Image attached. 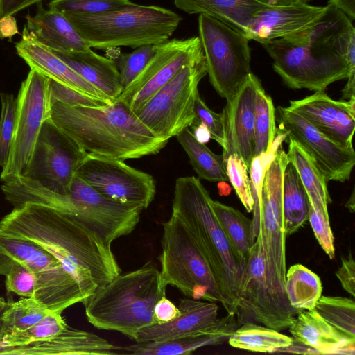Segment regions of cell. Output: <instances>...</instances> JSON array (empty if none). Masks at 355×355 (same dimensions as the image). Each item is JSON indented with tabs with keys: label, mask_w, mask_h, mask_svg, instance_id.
<instances>
[{
	"label": "cell",
	"mask_w": 355,
	"mask_h": 355,
	"mask_svg": "<svg viewBox=\"0 0 355 355\" xmlns=\"http://www.w3.org/2000/svg\"><path fill=\"white\" fill-rule=\"evenodd\" d=\"M180 313L174 320L163 324H154L140 330L135 342L159 341L180 337L208 328L219 320L216 302L189 297L180 300Z\"/></svg>",
	"instance_id": "obj_25"
},
{
	"label": "cell",
	"mask_w": 355,
	"mask_h": 355,
	"mask_svg": "<svg viewBox=\"0 0 355 355\" xmlns=\"http://www.w3.org/2000/svg\"><path fill=\"white\" fill-rule=\"evenodd\" d=\"M16 101L13 143L9 159L0 175L2 182L23 175L29 165L42 127L50 118V79L31 69L21 83Z\"/></svg>",
	"instance_id": "obj_13"
},
{
	"label": "cell",
	"mask_w": 355,
	"mask_h": 355,
	"mask_svg": "<svg viewBox=\"0 0 355 355\" xmlns=\"http://www.w3.org/2000/svg\"><path fill=\"white\" fill-rule=\"evenodd\" d=\"M254 156L267 152L277 133L275 113L272 100L258 86L254 110Z\"/></svg>",
	"instance_id": "obj_37"
},
{
	"label": "cell",
	"mask_w": 355,
	"mask_h": 355,
	"mask_svg": "<svg viewBox=\"0 0 355 355\" xmlns=\"http://www.w3.org/2000/svg\"><path fill=\"white\" fill-rule=\"evenodd\" d=\"M288 164L286 153L281 146L265 173L255 234L262 248L270 285L286 307L298 311L290 304L285 292L286 234L282 197L284 173Z\"/></svg>",
	"instance_id": "obj_9"
},
{
	"label": "cell",
	"mask_w": 355,
	"mask_h": 355,
	"mask_svg": "<svg viewBox=\"0 0 355 355\" xmlns=\"http://www.w3.org/2000/svg\"><path fill=\"white\" fill-rule=\"evenodd\" d=\"M180 313L178 306H176L166 296L159 299L154 306L153 314L156 323L168 322Z\"/></svg>",
	"instance_id": "obj_49"
},
{
	"label": "cell",
	"mask_w": 355,
	"mask_h": 355,
	"mask_svg": "<svg viewBox=\"0 0 355 355\" xmlns=\"http://www.w3.org/2000/svg\"><path fill=\"white\" fill-rule=\"evenodd\" d=\"M14 261L8 256L0 253V275H6Z\"/></svg>",
	"instance_id": "obj_54"
},
{
	"label": "cell",
	"mask_w": 355,
	"mask_h": 355,
	"mask_svg": "<svg viewBox=\"0 0 355 355\" xmlns=\"http://www.w3.org/2000/svg\"><path fill=\"white\" fill-rule=\"evenodd\" d=\"M50 312L33 297L8 301L2 315L3 337L26 330Z\"/></svg>",
	"instance_id": "obj_36"
},
{
	"label": "cell",
	"mask_w": 355,
	"mask_h": 355,
	"mask_svg": "<svg viewBox=\"0 0 355 355\" xmlns=\"http://www.w3.org/2000/svg\"><path fill=\"white\" fill-rule=\"evenodd\" d=\"M327 6L341 10L352 21L355 19V0H329Z\"/></svg>",
	"instance_id": "obj_52"
},
{
	"label": "cell",
	"mask_w": 355,
	"mask_h": 355,
	"mask_svg": "<svg viewBox=\"0 0 355 355\" xmlns=\"http://www.w3.org/2000/svg\"><path fill=\"white\" fill-rule=\"evenodd\" d=\"M0 166L3 168L9 159L14 138L17 101L12 94L1 93Z\"/></svg>",
	"instance_id": "obj_40"
},
{
	"label": "cell",
	"mask_w": 355,
	"mask_h": 355,
	"mask_svg": "<svg viewBox=\"0 0 355 355\" xmlns=\"http://www.w3.org/2000/svg\"><path fill=\"white\" fill-rule=\"evenodd\" d=\"M278 119L286 139L292 138L306 150L328 181L345 182L350 178L355 164L353 148L334 142L288 107H278Z\"/></svg>",
	"instance_id": "obj_18"
},
{
	"label": "cell",
	"mask_w": 355,
	"mask_h": 355,
	"mask_svg": "<svg viewBox=\"0 0 355 355\" xmlns=\"http://www.w3.org/2000/svg\"><path fill=\"white\" fill-rule=\"evenodd\" d=\"M345 207L349 210L351 212L354 211V191L353 190L349 199L347 200L345 204Z\"/></svg>",
	"instance_id": "obj_58"
},
{
	"label": "cell",
	"mask_w": 355,
	"mask_h": 355,
	"mask_svg": "<svg viewBox=\"0 0 355 355\" xmlns=\"http://www.w3.org/2000/svg\"><path fill=\"white\" fill-rule=\"evenodd\" d=\"M156 52V44L144 45L121 53L116 63L123 90L138 76Z\"/></svg>",
	"instance_id": "obj_43"
},
{
	"label": "cell",
	"mask_w": 355,
	"mask_h": 355,
	"mask_svg": "<svg viewBox=\"0 0 355 355\" xmlns=\"http://www.w3.org/2000/svg\"><path fill=\"white\" fill-rule=\"evenodd\" d=\"M5 276L8 292L15 293L24 297H33L37 281L35 275L29 269L14 261Z\"/></svg>",
	"instance_id": "obj_46"
},
{
	"label": "cell",
	"mask_w": 355,
	"mask_h": 355,
	"mask_svg": "<svg viewBox=\"0 0 355 355\" xmlns=\"http://www.w3.org/2000/svg\"><path fill=\"white\" fill-rule=\"evenodd\" d=\"M273 60V69L291 89L324 91L347 79L343 91L354 92L355 29L341 10L327 6L308 28L261 44Z\"/></svg>",
	"instance_id": "obj_1"
},
{
	"label": "cell",
	"mask_w": 355,
	"mask_h": 355,
	"mask_svg": "<svg viewBox=\"0 0 355 355\" xmlns=\"http://www.w3.org/2000/svg\"><path fill=\"white\" fill-rule=\"evenodd\" d=\"M63 15L91 49L101 50L162 43L182 20L171 10L134 3L103 13Z\"/></svg>",
	"instance_id": "obj_7"
},
{
	"label": "cell",
	"mask_w": 355,
	"mask_h": 355,
	"mask_svg": "<svg viewBox=\"0 0 355 355\" xmlns=\"http://www.w3.org/2000/svg\"><path fill=\"white\" fill-rule=\"evenodd\" d=\"M19 33L16 19L12 15L0 19V38L11 39Z\"/></svg>",
	"instance_id": "obj_51"
},
{
	"label": "cell",
	"mask_w": 355,
	"mask_h": 355,
	"mask_svg": "<svg viewBox=\"0 0 355 355\" xmlns=\"http://www.w3.org/2000/svg\"><path fill=\"white\" fill-rule=\"evenodd\" d=\"M0 230L44 248L78 283L85 300L121 273L111 246L51 207L34 203L15 207L0 220Z\"/></svg>",
	"instance_id": "obj_2"
},
{
	"label": "cell",
	"mask_w": 355,
	"mask_h": 355,
	"mask_svg": "<svg viewBox=\"0 0 355 355\" xmlns=\"http://www.w3.org/2000/svg\"><path fill=\"white\" fill-rule=\"evenodd\" d=\"M0 253L33 272L37 277L33 299L50 311H61L85 297L78 283L44 248L28 238L0 230Z\"/></svg>",
	"instance_id": "obj_12"
},
{
	"label": "cell",
	"mask_w": 355,
	"mask_h": 355,
	"mask_svg": "<svg viewBox=\"0 0 355 355\" xmlns=\"http://www.w3.org/2000/svg\"><path fill=\"white\" fill-rule=\"evenodd\" d=\"M15 49L17 55L31 69L80 92L113 103L78 75L54 51L39 42L26 28L23 30L21 39L15 44Z\"/></svg>",
	"instance_id": "obj_23"
},
{
	"label": "cell",
	"mask_w": 355,
	"mask_h": 355,
	"mask_svg": "<svg viewBox=\"0 0 355 355\" xmlns=\"http://www.w3.org/2000/svg\"><path fill=\"white\" fill-rule=\"evenodd\" d=\"M287 139V159L295 168L309 199L328 211V205L331 202L327 189L328 180L306 150L292 138Z\"/></svg>",
	"instance_id": "obj_30"
},
{
	"label": "cell",
	"mask_w": 355,
	"mask_h": 355,
	"mask_svg": "<svg viewBox=\"0 0 355 355\" xmlns=\"http://www.w3.org/2000/svg\"><path fill=\"white\" fill-rule=\"evenodd\" d=\"M211 197L198 178H178L175 184L172 214L186 225L206 257L227 313L236 315L245 263L221 230L211 205Z\"/></svg>",
	"instance_id": "obj_5"
},
{
	"label": "cell",
	"mask_w": 355,
	"mask_h": 355,
	"mask_svg": "<svg viewBox=\"0 0 355 355\" xmlns=\"http://www.w3.org/2000/svg\"><path fill=\"white\" fill-rule=\"evenodd\" d=\"M327 6H315L298 0L284 6L266 5L255 12L245 35L263 44L308 28L325 12Z\"/></svg>",
	"instance_id": "obj_21"
},
{
	"label": "cell",
	"mask_w": 355,
	"mask_h": 355,
	"mask_svg": "<svg viewBox=\"0 0 355 355\" xmlns=\"http://www.w3.org/2000/svg\"><path fill=\"white\" fill-rule=\"evenodd\" d=\"M54 52L112 103L121 95L123 87L115 61L97 54L92 49L73 53Z\"/></svg>",
	"instance_id": "obj_28"
},
{
	"label": "cell",
	"mask_w": 355,
	"mask_h": 355,
	"mask_svg": "<svg viewBox=\"0 0 355 355\" xmlns=\"http://www.w3.org/2000/svg\"><path fill=\"white\" fill-rule=\"evenodd\" d=\"M314 309L336 329L355 338V303L353 299L322 295Z\"/></svg>",
	"instance_id": "obj_38"
},
{
	"label": "cell",
	"mask_w": 355,
	"mask_h": 355,
	"mask_svg": "<svg viewBox=\"0 0 355 355\" xmlns=\"http://www.w3.org/2000/svg\"><path fill=\"white\" fill-rule=\"evenodd\" d=\"M301 2H303V3H308L309 1H311V0H298Z\"/></svg>",
	"instance_id": "obj_59"
},
{
	"label": "cell",
	"mask_w": 355,
	"mask_h": 355,
	"mask_svg": "<svg viewBox=\"0 0 355 355\" xmlns=\"http://www.w3.org/2000/svg\"><path fill=\"white\" fill-rule=\"evenodd\" d=\"M289 103V109L305 119L323 135L344 148H353L355 97L348 101H336L324 91H319Z\"/></svg>",
	"instance_id": "obj_20"
},
{
	"label": "cell",
	"mask_w": 355,
	"mask_h": 355,
	"mask_svg": "<svg viewBox=\"0 0 355 355\" xmlns=\"http://www.w3.org/2000/svg\"><path fill=\"white\" fill-rule=\"evenodd\" d=\"M123 347L88 331L67 325L55 336L46 340L15 347H0V354L16 355H111Z\"/></svg>",
	"instance_id": "obj_22"
},
{
	"label": "cell",
	"mask_w": 355,
	"mask_h": 355,
	"mask_svg": "<svg viewBox=\"0 0 355 355\" xmlns=\"http://www.w3.org/2000/svg\"><path fill=\"white\" fill-rule=\"evenodd\" d=\"M282 200L285 233L291 235L308 220L309 201L295 168L289 162L284 173Z\"/></svg>",
	"instance_id": "obj_32"
},
{
	"label": "cell",
	"mask_w": 355,
	"mask_h": 355,
	"mask_svg": "<svg viewBox=\"0 0 355 355\" xmlns=\"http://www.w3.org/2000/svg\"><path fill=\"white\" fill-rule=\"evenodd\" d=\"M193 134L195 138L200 143L206 144L211 139V133L208 128L202 123L193 125Z\"/></svg>",
	"instance_id": "obj_53"
},
{
	"label": "cell",
	"mask_w": 355,
	"mask_h": 355,
	"mask_svg": "<svg viewBox=\"0 0 355 355\" xmlns=\"http://www.w3.org/2000/svg\"><path fill=\"white\" fill-rule=\"evenodd\" d=\"M308 220L320 247L329 259L335 257L334 235L331 229L328 211L319 204L309 200Z\"/></svg>",
	"instance_id": "obj_44"
},
{
	"label": "cell",
	"mask_w": 355,
	"mask_h": 355,
	"mask_svg": "<svg viewBox=\"0 0 355 355\" xmlns=\"http://www.w3.org/2000/svg\"><path fill=\"white\" fill-rule=\"evenodd\" d=\"M2 191L13 207L34 203L55 209L76 220L109 246L134 230L144 209L139 205L106 198L76 175L65 193L49 190L24 176L8 180Z\"/></svg>",
	"instance_id": "obj_4"
},
{
	"label": "cell",
	"mask_w": 355,
	"mask_h": 355,
	"mask_svg": "<svg viewBox=\"0 0 355 355\" xmlns=\"http://www.w3.org/2000/svg\"><path fill=\"white\" fill-rule=\"evenodd\" d=\"M288 329L294 340L313 348L319 354L355 353V338L336 329L314 309L300 311Z\"/></svg>",
	"instance_id": "obj_26"
},
{
	"label": "cell",
	"mask_w": 355,
	"mask_h": 355,
	"mask_svg": "<svg viewBox=\"0 0 355 355\" xmlns=\"http://www.w3.org/2000/svg\"><path fill=\"white\" fill-rule=\"evenodd\" d=\"M285 292L293 308L311 310L322 296V282L317 274L302 264H295L286 270Z\"/></svg>",
	"instance_id": "obj_35"
},
{
	"label": "cell",
	"mask_w": 355,
	"mask_h": 355,
	"mask_svg": "<svg viewBox=\"0 0 355 355\" xmlns=\"http://www.w3.org/2000/svg\"><path fill=\"white\" fill-rule=\"evenodd\" d=\"M205 59L199 37L168 40L116 99L133 113L164 86L184 66Z\"/></svg>",
	"instance_id": "obj_17"
},
{
	"label": "cell",
	"mask_w": 355,
	"mask_h": 355,
	"mask_svg": "<svg viewBox=\"0 0 355 355\" xmlns=\"http://www.w3.org/2000/svg\"><path fill=\"white\" fill-rule=\"evenodd\" d=\"M173 3L186 13L211 17L243 35L255 12L266 6L257 0H173Z\"/></svg>",
	"instance_id": "obj_29"
},
{
	"label": "cell",
	"mask_w": 355,
	"mask_h": 355,
	"mask_svg": "<svg viewBox=\"0 0 355 355\" xmlns=\"http://www.w3.org/2000/svg\"><path fill=\"white\" fill-rule=\"evenodd\" d=\"M42 0H0V19L13 15L21 10L39 3Z\"/></svg>",
	"instance_id": "obj_50"
},
{
	"label": "cell",
	"mask_w": 355,
	"mask_h": 355,
	"mask_svg": "<svg viewBox=\"0 0 355 355\" xmlns=\"http://www.w3.org/2000/svg\"><path fill=\"white\" fill-rule=\"evenodd\" d=\"M218 189L220 195H227L230 192V187L226 181L218 182Z\"/></svg>",
	"instance_id": "obj_57"
},
{
	"label": "cell",
	"mask_w": 355,
	"mask_h": 355,
	"mask_svg": "<svg viewBox=\"0 0 355 355\" xmlns=\"http://www.w3.org/2000/svg\"><path fill=\"white\" fill-rule=\"evenodd\" d=\"M25 18L24 28L52 51L73 53L91 49L64 15L45 9L41 2L37 3L35 15Z\"/></svg>",
	"instance_id": "obj_27"
},
{
	"label": "cell",
	"mask_w": 355,
	"mask_h": 355,
	"mask_svg": "<svg viewBox=\"0 0 355 355\" xmlns=\"http://www.w3.org/2000/svg\"><path fill=\"white\" fill-rule=\"evenodd\" d=\"M343 288L352 297L355 296V263L351 253L342 258L341 266L336 272Z\"/></svg>",
	"instance_id": "obj_48"
},
{
	"label": "cell",
	"mask_w": 355,
	"mask_h": 355,
	"mask_svg": "<svg viewBox=\"0 0 355 355\" xmlns=\"http://www.w3.org/2000/svg\"><path fill=\"white\" fill-rule=\"evenodd\" d=\"M176 138L200 178L213 182L228 180L223 155L214 153L205 144L199 142L189 128L180 132Z\"/></svg>",
	"instance_id": "obj_34"
},
{
	"label": "cell",
	"mask_w": 355,
	"mask_h": 355,
	"mask_svg": "<svg viewBox=\"0 0 355 355\" xmlns=\"http://www.w3.org/2000/svg\"><path fill=\"white\" fill-rule=\"evenodd\" d=\"M166 286L153 261L119 274L83 304L88 322L98 329L120 332L132 340L156 324L153 310L166 296Z\"/></svg>",
	"instance_id": "obj_6"
},
{
	"label": "cell",
	"mask_w": 355,
	"mask_h": 355,
	"mask_svg": "<svg viewBox=\"0 0 355 355\" xmlns=\"http://www.w3.org/2000/svg\"><path fill=\"white\" fill-rule=\"evenodd\" d=\"M194 120L193 125L204 124L211 133V138L217 141L223 149L226 146V137L223 114L210 110L200 98L199 94L194 102Z\"/></svg>",
	"instance_id": "obj_45"
},
{
	"label": "cell",
	"mask_w": 355,
	"mask_h": 355,
	"mask_svg": "<svg viewBox=\"0 0 355 355\" xmlns=\"http://www.w3.org/2000/svg\"><path fill=\"white\" fill-rule=\"evenodd\" d=\"M130 0H51L49 9L62 14H99L116 10L132 3Z\"/></svg>",
	"instance_id": "obj_42"
},
{
	"label": "cell",
	"mask_w": 355,
	"mask_h": 355,
	"mask_svg": "<svg viewBox=\"0 0 355 355\" xmlns=\"http://www.w3.org/2000/svg\"><path fill=\"white\" fill-rule=\"evenodd\" d=\"M51 101L70 105L97 107L112 104L105 100L97 98L67 87L50 79Z\"/></svg>",
	"instance_id": "obj_47"
},
{
	"label": "cell",
	"mask_w": 355,
	"mask_h": 355,
	"mask_svg": "<svg viewBox=\"0 0 355 355\" xmlns=\"http://www.w3.org/2000/svg\"><path fill=\"white\" fill-rule=\"evenodd\" d=\"M76 175L103 196L121 203L147 209L154 200V178L124 161L87 153Z\"/></svg>",
	"instance_id": "obj_16"
},
{
	"label": "cell",
	"mask_w": 355,
	"mask_h": 355,
	"mask_svg": "<svg viewBox=\"0 0 355 355\" xmlns=\"http://www.w3.org/2000/svg\"><path fill=\"white\" fill-rule=\"evenodd\" d=\"M87 152L50 118L44 123L23 175L52 191H69Z\"/></svg>",
	"instance_id": "obj_14"
},
{
	"label": "cell",
	"mask_w": 355,
	"mask_h": 355,
	"mask_svg": "<svg viewBox=\"0 0 355 355\" xmlns=\"http://www.w3.org/2000/svg\"><path fill=\"white\" fill-rule=\"evenodd\" d=\"M239 326L236 315L227 313L208 328L164 340L136 342L123 347V351L135 355L191 354L202 347L220 345L227 341Z\"/></svg>",
	"instance_id": "obj_24"
},
{
	"label": "cell",
	"mask_w": 355,
	"mask_h": 355,
	"mask_svg": "<svg viewBox=\"0 0 355 355\" xmlns=\"http://www.w3.org/2000/svg\"><path fill=\"white\" fill-rule=\"evenodd\" d=\"M259 79L251 73L228 101L222 112L226 137L223 159L235 154L249 170L254 156L255 99Z\"/></svg>",
	"instance_id": "obj_19"
},
{
	"label": "cell",
	"mask_w": 355,
	"mask_h": 355,
	"mask_svg": "<svg viewBox=\"0 0 355 355\" xmlns=\"http://www.w3.org/2000/svg\"><path fill=\"white\" fill-rule=\"evenodd\" d=\"M67 325L61 311H51L26 330L4 336L0 342V347L46 340L60 333Z\"/></svg>",
	"instance_id": "obj_39"
},
{
	"label": "cell",
	"mask_w": 355,
	"mask_h": 355,
	"mask_svg": "<svg viewBox=\"0 0 355 355\" xmlns=\"http://www.w3.org/2000/svg\"><path fill=\"white\" fill-rule=\"evenodd\" d=\"M160 275L186 297L225 303L211 268L190 231L175 214L163 224Z\"/></svg>",
	"instance_id": "obj_8"
},
{
	"label": "cell",
	"mask_w": 355,
	"mask_h": 355,
	"mask_svg": "<svg viewBox=\"0 0 355 355\" xmlns=\"http://www.w3.org/2000/svg\"><path fill=\"white\" fill-rule=\"evenodd\" d=\"M217 221L230 245L247 261L252 245L256 241L252 220L239 210L217 200H211Z\"/></svg>",
	"instance_id": "obj_31"
},
{
	"label": "cell",
	"mask_w": 355,
	"mask_h": 355,
	"mask_svg": "<svg viewBox=\"0 0 355 355\" xmlns=\"http://www.w3.org/2000/svg\"><path fill=\"white\" fill-rule=\"evenodd\" d=\"M228 343L233 347L254 352L272 353L292 344L293 337L279 331L255 324L246 322L239 327L229 337Z\"/></svg>",
	"instance_id": "obj_33"
},
{
	"label": "cell",
	"mask_w": 355,
	"mask_h": 355,
	"mask_svg": "<svg viewBox=\"0 0 355 355\" xmlns=\"http://www.w3.org/2000/svg\"><path fill=\"white\" fill-rule=\"evenodd\" d=\"M198 21L207 74L216 92L228 101L252 73L249 40L211 17L200 15Z\"/></svg>",
	"instance_id": "obj_10"
},
{
	"label": "cell",
	"mask_w": 355,
	"mask_h": 355,
	"mask_svg": "<svg viewBox=\"0 0 355 355\" xmlns=\"http://www.w3.org/2000/svg\"><path fill=\"white\" fill-rule=\"evenodd\" d=\"M51 121L87 153L119 160L159 153L168 140L157 137L119 101L97 107L51 101Z\"/></svg>",
	"instance_id": "obj_3"
},
{
	"label": "cell",
	"mask_w": 355,
	"mask_h": 355,
	"mask_svg": "<svg viewBox=\"0 0 355 355\" xmlns=\"http://www.w3.org/2000/svg\"><path fill=\"white\" fill-rule=\"evenodd\" d=\"M227 179L248 212H252L254 200L251 191L248 167L244 161L235 154L224 158Z\"/></svg>",
	"instance_id": "obj_41"
},
{
	"label": "cell",
	"mask_w": 355,
	"mask_h": 355,
	"mask_svg": "<svg viewBox=\"0 0 355 355\" xmlns=\"http://www.w3.org/2000/svg\"><path fill=\"white\" fill-rule=\"evenodd\" d=\"M260 3L268 6H284L290 4L296 0H257Z\"/></svg>",
	"instance_id": "obj_56"
},
{
	"label": "cell",
	"mask_w": 355,
	"mask_h": 355,
	"mask_svg": "<svg viewBox=\"0 0 355 355\" xmlns=\"http://www.w3.org/2000/svg\"><path fill=\"white\" fill-rule=\"evenodd\" d=\"M297 313L282 303L270 285L262 248L256 237L243 273L236 313L238 323L256 322L279 331L288 328Z\"/></svg>",
	"instance_id": "obj_15"
},
{
	"label": "cell",
	"mask_w": 355,
	"mask_h": 355,
	"mask_svg": "<svg viewBox=\"0 0 355 355\" xmlns=\"http://www.w3.org/2000/svg\"><path fill=\"white\" fill-rule=\"evenodd\" d=\"M206 74L205 59L184 66L134 114L157 137H176L193 124L198 86Z\"/></svg>",
	"instance_id": "obj_11"
},
{
	"label": "cell",
	"mask_w": 355,
	"mask_h": 355,
	"mask_svg": "<svg viewBox=\"0 0 355 355\" xmlns=\"http://www.w3.org/2000/svg\"><path fill=\"white\" fill-rule=\"evenodd\" d=\"M8 302H6L3 298H0V342L2 340L3 337V327L2 321V315L6 309Z\"/></svg>",
	"instance_id": "obj_55"
}]
</instances>
